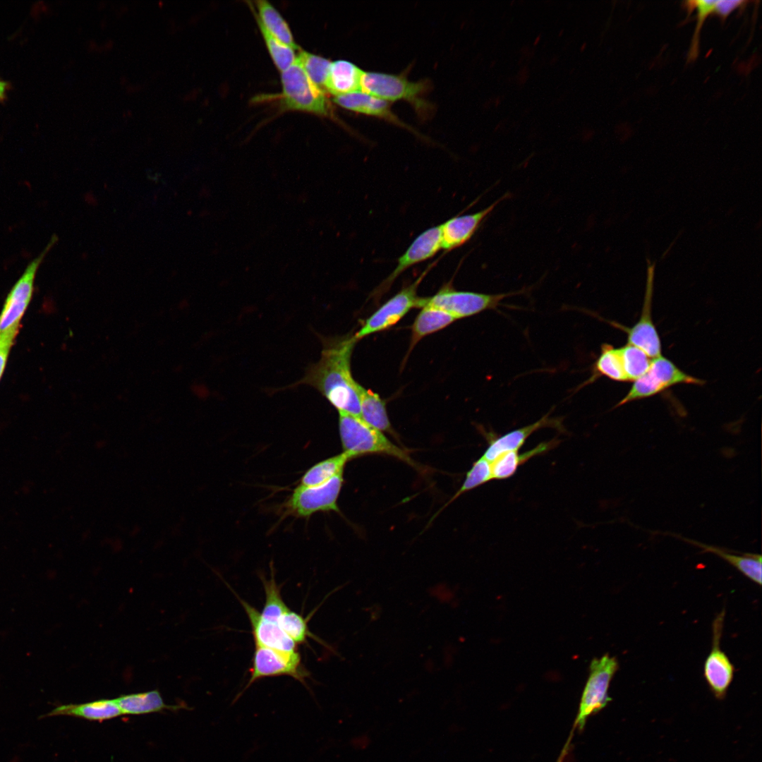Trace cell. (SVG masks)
Returning a JSON list of instances; mask_svg holds the SVG:
<instances>
[{"instance_id":"obj_36","label":"cell","mask_w":762,"mask_h":762,"mask_svg":"<svg viewBox=\"0 0 762 762\" xmlns=\"http://www.w3.org/2000/svg\"><path fill=\"white\" fill-rule=\"evenodd\" d=\"M747 1L742 0L717 1L714 12L722 19H725L732 11L746 4Z\"/></svg>"},{"instance_id":"obj_18","label":"cell","mask_w":762,"mask_h":762,"mask_svg":"<svg viewBox=\"0 0 762 762\" xmlns=\"http://www.w3.org/2000/svg\"><path fill=\"white\" fill-rule=\"evenodd\" d=\"M334 102L347 110L382 119L404 128L418 135V133L403 122L391 109L389 102L363 92L336 96Z\"/></svg>"},{"instance_id":"obj_25","label":"cell","mask_w":762,"mask_h":762,"mask_svg":"<svg viewBox=\"0 0 762 762\" xmlns=\"http://www.w3.org/2000/svg\"><path fill=\"white\" fill-rule=\"evenodd\" d=\"M114 701L123 715L146 714L179 708L166 704L157 690L121 695Z\"/></svg>"},{"instance_id":"obj_23","label":"cell","mask_w":762,"mask_h":762,"mask_svg":"<svg viewBox=\"0 0 762 762\" xmlns=\"http://www.w3.org/2000/svg\"><path fill=\"white\" fill-rule=\"evenodd\" d=\"M358 397L361 418L373 428L394 435L387 416L385 402L379 394L359 384Z\"/></svg>"},{"instance_id":"obj_29","label":"cell","mask_w":762,"mask_h":762,"mask_svg":"<svg viewBox=\"0 0 762 762\" xmlns=\"http://www.w3.org/2000/svg\"><path fill=\"white\" fill-rule=\"evenodd\" d=\"M627 381H635L648 370L652 358L639 348L627 344L619 348Z\"/></svg>"},{"instance_id":"obj_10","label":"cell","mask_w":762,"mask_h":762,"mask_svg":"<svg viewBox=\"0 0 762 762\" xmlns=\"http://www.w3.org/2000/svg\"><path fill=\"white\" fill-rule=\"evenodd\" d=\"M289 676L307 686L306 679L309 672L301 664L298 651L286 653L272 648L255 646L250 678L243 689L236 695L234 703L255 682L265 677Z\"/></svg>"},{"instance_id":"obj_5","label":"cell","mask_w":762,"mask_h":762,"mask_svg":"<svg viewBox=\"0 0 762 762\" xmlns=\"http://www.w3.org/2000/svg\"><path fill=\"white\" fill-rule=\"evenodd\" d=\"M520 291L488 294L456 290L451 283L445 284L434 295L419 297L417 308L430 306L442 310L456 320L470 317L486 310L494 309L505 298Z\"/></svg>"},{"instance_id":"obj_31","label":"cell","mask_w":762,"mask_h":762,"mask_svg":"<svg viewBox=\"0 0 762 762\" xmlns=\"http://www.w3.org/2000/svg\"><path fill=\"white\" fill-rule=\"evenodd\" d=\"M259 29L270 55L277 69L282 73L294 64L296 59L294 49L271 35L255 16Z\"/></svg>"},{"instance_id":"obj_34","label":"cell","mask_w":762,"mask_h":762,"mask_svg":"<svg viewBox=\"0 0 762 762\" xmlns=\"http://www.w3.org/2000/svg\"><path fill=\"white\" fill-rule=\"evenodd\" d=\"M717 1H688L685 2V6L687 7L689 13H691L693 11H696V25L694 32L693 38L691 43L688 54V61H694L698 55L699 51V40L700 32L704 21L707 17L714 12L715 5Z\"/></svg>"},{"instance_id":"obj_30","label":"cell","mask_w":762,"mask_h":762,"mask_svg":"<svg viewBox=\"0 0 762 762\" xmlns=\"http://www.w3.org/2000/svg\"><path fill=\"white\" fill-rule=\"evenodd\" d=\"M269 579L261 577L265 593V601L262 611V618L277 624L279 617L289 609L281 595V587L275 581L273 569Z\"/></svg>"},{"instance_id":"obj_20","label":"cell","mask_w":762,"mask_h":762,"mask_svg":"<svg viewBox=\"0 0 762 762\" xmlns=\"http://www.w3.org/2000/svg\"><path fill=\"white\" fill-rule=\"evenodd\" d=\"M122 715L114 698L99 699L78 704L61 705L44 716L69 715L90 720L102 721Z\"/></svg>"},{"instance_id":"obj_11","label":"cell","mask_w":762,"mask_h":762,"mask_svg":"<svg viewBox=\"0 0 762 762\" xmlns=\"http://www.w3.org/2000/svg\"><path fill=\"white\" fill-rule=\"evenodd\" d=\"M344 471L328 481L314 486L298 485L286 502L289 514L309 518L319 512H339L337 500L344 483Z\"/></svg>"},{"instance_id":"obj_26","label":"cell","mask_w":762,"mask_h":762,"mask_svg":"<svg viewBox=\"0 0 762 762\" xmlns=\"http://www.w3.org/2000/svg\"><path fill=\"white\" fill-rule=\"evenodd\" d=\"M258 15L255 16L265 28L274 37L291 47L294 50L300 49L296 43L290 28L279 12L268 1L260 0L255 1Z\"/></svg>"},{"instance_id":"obj_1","label":"cell","mask_w":762,"mask_h":762,"mask_svg":"<svg viewBox=\"0 0 762 762\" xmlns=\"http://www.w3.org/2000/svg\"><path fill=\"white\" fill-rule=\"evenodd\" d=\"M321 356L311 364L304 376L292 386L306 385L315 388L340 413L361 418L359 384L351 369V358L358 341L353 334L321 337Z\"/></svg>"},{"instance_id":"obj_19","label":"cell","mask_w":762,"mask_h":762,"mask_svg":"<svg viewBox=\"0 0 762 762\" xmlns=\"http://www.w3.org/2000/svg\"><path fill=\"white\" fill-rule=\"evenodd\" d=\"M364 72L356 64L346 60L332 61L325 90L335 97L361 92Z\"/></svg>"},{"instance_id":"obj_3","label":"cell","mask_w":762,"mask_h":762,"mask_svg":"<svg viewBox=\"0 0 762 762\" xmlns=\"http://www.w3.org/2000/svg\"><path fill=\"white\" fill-rule=\"evenodd\" d=\"M428 88L429 83L425 80L413 82L401 75L365 71L361 92L387 102L406 101L424 117L433 108L425 99Z\"/></svg>"},{"instance_id":"obj_33","label":"cell","mask_w":762,"mask_h":762,"mask_svg":"<svg viewBox=\"0 0 762 762\" xmlns=\"http://www.w3.org/2000/svg\"><path fill=\"white\" fill-rule=\"evenodd\" d=\"M277 624L297 645L306 643L308 637H315L308 629L306 619L289 608L279 617Z\"/></svg>"},{"instance_id":"obj_28","label":"cell","mask_w":762,"mask_h":762,"mask_svg":"<svg viewBox=\"0 0 762 762\" xmlns=\"http://www.w3.org/2000/svg\"><path fill=\"white\" fill-rule=\"evenodd\" d=\"M605 376L618 382L627 381L622 363L619 348L604 344L600 354L594 364V378Z\"/></svg>"},{"instance_id":"obj_24","label":"cell","mask_w":762,"mask_h":762,"mask_svg":"<svg viewBox=\"0 0 762 762\" xmlns=\"http://www.w3.org/2000/svg\"><path fill=\"white\" fill-rule=\"evenodd\" d=\"M456 320L453 315L442 310L430 306L421 308L411 326L409 352L423 337L445 328Z\"/></svg>"},{"instance_id":"obj_12","label":"cell","mask_w":762,"mask_h":762,"mask_svg":"<svg viewBox=\"0 0 762 762\" xmlns=\"http://www.w3.org/2000/svg\"><path fill=\"white\" fill-rule=\"evenodd\" d=\"M646 291L639 319L630 327H624L616 322H613V325L626 332L627 344L639 348L650 358H653L661 355L662 349L660 338L653 322L651 315L655 262L652 263L648 258L646 259Z\"/></svg>"},{"instance_id":"obj_17","label":"cell","mask_w":762,"mask_h":762,"mask_svg":"<svg viewBox=\"0 0 762 762\" xmlns=\"http://www.w3.org/2000/svg\"><path fill=\"white\" fill-rule=\"evenodd\" d=\"M244 608L252 628L255 646L286 653L298 651L297 644L281 629L278 624L265 619L260 612L236 595Z\"/></svg>"},{"instance_id":"obj_9","label":"cell","mask_w":762,"mask_h":762,"mask_svg":"<svg viewBox=\"0 0 762 762\" xmlns=\"http://www.w3.org/2000/svg\"><path fill=\"white\" fill-rule=\"evenodd\" d=\"M618 668L616 658L608 654L592 660L576 720L579 729L583 727L590 715L603 709L611 701L608 689Z\"/></svg>"},{"instance_id":"obj_37","label":"cell","mask_w":762,"mask_h":762,"mask_svg":"<svg viewBox=\"0 0 762 762\" xmlns=\"http://www.w3.org/2000/svg\"><path fill=\"white\" fill-rule=\"evenodd\" d=\"M16 335H0V379L4 371L11 347Z\"/></svg>"},{"instance_id":"obj_38","label":"cell","mask_w":762,"mask_h":762,"mask_svg":"<svg viewBox=\"0 0 762 762\" xmlns=\"http://www.w3.org/2000/svg\"><path fill=\"white\" fill-rule=\"evenodd\" d=\"M8 88V83L4 80H0V101H3L5 99Z\"/></svg>"},{"instance_id":"obj_8","label":"cell","mask_w":762,"mask_h":762,"mask_svg":"<svg viewBox=\"0 0 762 762\" xmlns=\"http://www.w3.org/2000/svg\"><path fill=\"white\" fill-rule=\"evenodd\" d=\"M54 243L55 238H52L42 253L29 262L8 293L0 314V335H16L20 321L33 294L37 270Z\"/></svg>"},{"instance_id":"obj_4","label":"cell","mask_w":762,"mask_h":762,"mask_svg":"<svg viewBox=\"0 0 762 762\" xmlns=\"http://www.w3.org/2000/svg\"><path fill=\"white\" fill-rule=\"evenodd\" d=\"M281 102L286 109L329 116L331 107L325 91L314 84L296 59L281 73Z\"/></svg>"},{"instance_id":"obj_14","label":"cell","mask_w":762,"mask_h":762,"mask_svg":"<svg viewBox=\"0 0 762 762\" xmlns=\"http://www.w3.org/2000/svg\"><path fill=\"white\" fill-rule=\"evenodd\" d=\"M442 250L440 226L430 227L420 234L397 259L392 272L375 289L377 297L386 292L394 282L406 270L434 257Z\"/></svg>"},{"instance_id":"obj_35","label":"cell","mask_w":762,"mask_h":762,"mask_svg":"<svg viewBox=\"0 0 762 762\" xmlns=\"http://www.w3.org/2000/svg\"><path fill=\"white\" fill-rule=\"evenodd\" d=\"M492 480L491 463L481 456L473 464L470 470L466 473L461 486L447 504L453 502L466 492L470 491Z\"/></svg>"},{"instance_id":"obj_15","label":"cell","mask_w":762,"mask_h":762,"mask_svg":"<svg viewBox=\"0 0 762 762\" xmlns=\"http://www.w3.org/2000/svg\"><path fill=\"white\" fill-rule=\"evenodd\" d=\"M508 196L507 193L480 211L457 215L440 224L442 250L450 251L468 242L485 219Z\"/></svg>"},{"instance_id":"obj_21","label":"cell","mask_w":762,"mask_h":762,"mask_svg":"<svg viewBox=\"0 0 762 762\" xmlns=\"http://www.w3.org/2000/svg\"><path fill=\"white\" fill-rule=\"evenodd\" d=\"M678 537L681 538L679 536ZM681 539L694 545L699 547L703 550L702 552H711L717 555L718 556L730 564L735 567L748 579H749L754 583L758 584L759 586L761 585L762 557L761 555L754 553H743L741 555H737L730 552L728 550L703 544L702 543L691 539H687L684 537H682Z\"/></svg>"},{"instance_id":"obj_2","label":"cell","mask_w":762,"mask_h":762,"mask_svg":"<svg viewBox=\"0 0 762 762\" xmlns=\"http://www.w3.org/2000/svg\"><path fill=\"white\" fill-rule=\"evenodd\" d=\"M339 432L343 453L349 459L365 454L391 456L421 471L409 452L393 443L382 432L373 428L360 417L339 412Z\"/></svg>"},{"instance_id":"obj_16","label":"cell","mask_w":762,"mask_h":762,"mask_svg":"<svg viewBox=\"0 0 762 762\" xmlns=\"http://www.w3.org/2000/svg\"><path fill=\"white\" fill-rule=\"evenodd\" d=\"M544 428H555L563 432L564 430L562 419L551 418L548 413L532 424L511 430L502 435L487 434L488 445L482 457L492 463L504 453L519 451L531 434Z\"/></svg>"},{"instance_id":"obj_27","label":"cell","mask_w":762,"mask_h":762,"mask_svg":"<svg viewBox=\"0 0 762 762\" xmlns=\"http://www.w3.org/2000/svg\"><path fill=\"white\" fill-rule=\"evenodd\" d=\"M349 460L343 452L325 459L308 469L301 477L299 485L314 486L322 484L344 471Z\"/></svg>"},{"instance_id":"obj_7","label":"cell","mask_w":762,"mask_h":762,"mask_svg":"<svg viewBox=\"0 0 762 762\" xmlns=\"http://www.w3.org/2000/svg\"><path fill=\"white\" fill-rule=\"evenodd\" d=\"M437 260L432 262L411 284L401 289L387 301L363 323L353 334L357 341L370 334L385 330L397 324L411 309L417 308L419 296L418 289L421 282Z\"/></svg>"},{"instance_id":"obj_13","label":"cell","mask_w":762,"mask_h":762,"mask_svg":"<svg viewBox=\"0 0 762 762\" xmlns=\"http://www.w3.org/2000/svg\"><path fill=\"white\" fill-rule=\"evenodd\" d=\"M724 619L723 610L713 620L712 648L703 666L705 679L713 695L719 700L725 696L734 672V665L720 646Z\"/></svg>"},{"instance_id":"obj_22","label":"cell","mask_w":762,"mask_h":762,"mask_svg":"<svg viewBox=\"0 0 762 762\" xmlns=\"http://www.w3.org/2000/svg\"><path fill=\"white\" fill-rule=\"evenodd\" d=\"M558 440L543 442L523 453L513 451L504 453L491 463L492 480H504L512 476L518 468L532 457L540 455L556 447Z\"/></svg>"},{"instance_id":"obj_32","label":"cell","mask_w":762,"mask_h":762,"mask_svg":"<svg viewBox=\"0 0 762 762\" xmlns=\"http://www.w3.org/2000/svg\"><path fill=\"white\" fill-rule=\"evenodd\" d=\"M296 61L311 81L323 90L332 61L306 51L300 52Z\"/></svg>"},{"instance_id":"obj_6","label":"cell","mask_w":762,"mask_h":762,"mask_svg":"<svg viewBox=\"0 0 762 762\" xmlns=\"http://www.w3.org/2000/svg\"><path fill=\"white\" fill-rule=\"evenodd\" d=\"M703 383V380L686 373L672 361L660 355L652 358L647 372L634 381L629 392L617 404L616 407L651 397L677 385Z\"/></svg>"}]
</instances>
